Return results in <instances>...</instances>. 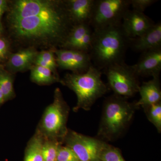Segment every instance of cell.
<instances>
[{"instance_id":"ba28073f","label":"cell","mask_w":161,"mask_h":161,"mask_svg":"<svg viewBox=\"0 0 161 161\" xmlns=\"http://www.w3.org/2000/svg\"><path fill=\"white\" fill-rule=\"evenodd\" d=\"M63 142L74 151L79 161H100L103 141L69 130Z\"/></svg>"},{"instance_id":"ac0fdd59","label":"cell","mask_w":161,"mask_h":161,"mask_svg":"<svg viewBox=\"0 0 161 161\" xmlns=\"http://www.w3.org/2000/svg\"><path fill=\"white\" fill-rule=\"evenodd\" d=\"M43 142V136L37 130L27 143L24 161H43L42 154Z\"/></svg>"},{"instance_id":"d4e9b609","label":"cell","mask_w":161,"mask_h":161,"mask_svg":"<svg viewBox=\"0 0 161 161\" xmlns=\"http://www.w3.org/2000/svg\"><path fill=\"white\" fill-rule=\"evenodd\" d=\"M10 53V44L9 40L4 37H0V64L5 63Z\"/></svg>"},{"instance_id":"cb8c5ba5","label":"cell","mask_w":161,"mask_h":161,"mask_svg":"<svg viewBox=\"0 0 161 161\" xmlns=\"http://www.w3.org/2000/svg\"><path fill=\"white\" fill-rule=\"evenodd\" d=\"M56 161H79L74 151L67 146H59Z\"/></svg>"},{"instance_id":"8fae6325","label":"cell","mask_w":161,"mask_h":161,"mask_svg":"<svg viewBox=\"0 0 161 161\" xmlns=\"http://www.w3.org/2000/svg\"><path fill=\"white\" fill-rule=\"evenodd\" d=\"M130 66L137 77L159 76L161 70V48L144 52L138 62Z\"/></svg>"},{"instance_id":"7a4b0ae2","label":"cell","mask_w":161,"mask_h":161,"mask_svg":"<svg viewBox=\"0 0 161 161\" xmlns=\"http://www.w3.org/2000/svg\"><path fill=\"white\" fill-rule=\"evenodd\" d=\"M130 38L127 36L121 23L93 30L92 49L89 54L93 65L100 70L124 62Z\"/></svg>"},{"instance_id":"4316f807","label":"cell","mask_w":161,"mask_h":161,"mask_svg":"<svg viewBox=\"0 0 161 161\" xmlns=\"http://www.w3.org/2000/svg\"><path fill=\"white\" fill-rule=\"evenodd\" d=\"M8 2L6 0H0V21H2L3 14L8 11Z\"/></svg>"},{"instance_id":"83f0119b","label":"cell","mask_w":161,"mask_h":161,"mask_svg":"<svg viewBox=\"0 0 161 161\" xmlns=\"http://www.w3.org/2000/svg\"><path fill=\"white\" fill-rule=\"evenodd\" d=\"M3 34H4V28H3L2 21H0V37L3 36Z\"/></svg>"},{"instance_id":"6da1fadb","label":"cell","mask_w":161,"mask_h":161,"mask_svg":"<svg viewBox=\"0 0 161 161\" xmlns=\"http://www.w3.org/2000/svg\"><path fill=\"white\" fill-rule=\"evenodd\" d=\"M7 16L10 35L27 47H61L74 26L65 1L16 0Z\"/></svg>"},{"instance_id":"5b68a950","label":"cell","mask_w":161,"mask_h":161,"mask_svg":"<svg viewBox=\"0 0 161 161\" xmlns=\"http://www.w3.org/2000/svg\"><path fill=\"white\" fill-rule=\"evenodd\" d=\"M69 112L61 91L56 89L53 101L44 111L37 130L44 139L63 142L69 130L67 122Z\"/></svg>"},{"instance_id":"d6986e66","label":"cell","mask_w":161,"mask_h":161,"mask_svg":"<svg viewBox=\"0 0 161 161\" xmlns=\"http://www.w3.org/2000/svg\"><path fill=\"white\" fill-rule=\"evenodd\" d=\"M14 79V75L8 71L4 65L0 64V89L4 96L5 103L15 97Z\"/></svg>"},{"instance_id":"7c38bea8","label":"cell","mask_w":161,"mask_h":161,"mask_svg":"<svg viewBox=\"0 0 161 161\" xmlns=\"http://www.w3.org/2000/svg\"><path fill=\"white\" fill-rule=\"evenodd\" d=\"M39 52L36 48L27 47L15 53H11L4 65L5 69L14 75L31 69L35 65V60Z\"/></svg>"},{"instance_id":"3957f363","label":"cell","mask_w":161,"mask_h":161,"mask_svg":"<svg viewBox=\"0 0 161 161\" xmlns=\"http://www.w3.org/2000/svg\"><path fill=\"white\" fill-rule=\"evenodd\" d=\"M101 70L92 64L89 69L81 74H67L61 83L72 90L76 95L77 103L75 112L80 109H91L96 101L108 91V87L101 79Z\"/></svg>"},{"instance_id":"5bb4252c","label":"cell","mask_w":161,"mask_h":161,"mask_svg":"<svg viewBox=\"0 0 161 161\" xmlns=\"http://www.w3.org/2000/svg\"><path fill=\"white\" fill-rule=\"evenodd\" d=\"M95 0L65 1L69 14L74 25L89 24L92 19Z\"/></svg>"},{"instance_id":"484cf974","label":"cell","mask_w":161,"mask_h":161,"mask_svg":"<svg viewBox=\"0 0 161 161\" xmlns=\"http://www.w3.org/2000/svg\"><path fill=\"white\" fill-rule=\"evenodd\" d=\"M157 2L156 0H130V6H132V9L142 13Z\"/></svg>"},{"instance_id":"603a6c76","label":"cell","mask_w":161,"mask_h":161,"mask_svg":"<svg viewBox=\"0 0 161 161\" xmlns=\"http://www.w3.org/2000/svg\"><path fill=\"white\" fill-rule=\"evenodd\" d=\"M100 161H125L117 148L104 142L100 155Z\"/></svg>"},{"instance_id":"ffe728a7","label":"cell","mask_w":161,"mask_h":161,"mask_svg":"<svg viewBox=\"0 0 161 161\" xmlns=\"http://www.w3.org/2000/svg\"><path fill=\"white\" fill-rule=\"evenodd\" d=\"M35 65L49 69L55 75L59 76L57 72L58 66L55 57L54 50H44L39 52L35 60Z\"/></svg>"},{"instance_id":"2e32d148","label":"cell","mask_w":161,"mask_h":161,"mask_svg":"<svg viewBox=\"0 0 161 161\" xmlns=\"http://www.w3.org/2000/svg\"><path fill=\"white\" fill-rule=\"evenodd\" d=\"M92 29V27L88 24L82 23L74 25L60 48L77 49L85 35Z\"/></svg>"},{"instance_id":"277c9868","label":"cell","mask_w":161,"mask_h":161,"mask_svg":"<svg viewBox=\"0 0 161 161\" xmlns=\"http://www.w3.org/2000/svg\"><path fill=\"white\" fill-rule=\"evenodd\" d=\"M136 109L135 103H130L127 98L115 95L107 98L104 103L98 136L107 141L118 137L130 123Z\"/></svg>"},{"instance_id":"4fadbf2b","label":"cell","mask_w":161,"mask_h":161,"mask_svg":"<svg viewBox=\"0 0 161 161\" xmlns=\"http://www.w3.org/2000/svg\"><path fill=\"white\" fill-rule=\"evenodd\" d=\"M130 45L137 52H144L161 48V23H154L140 36L130 39Z\"/></svg>"},{"instance_id":"e0dca14e","label":"cell","mask_w":161,"mask_h":161,"mask_svg":"<svg viewBox=\"0 0 161 161\" xmlns=\"http://www.w3.org/2000/svg\"><path fill=\"white\" fill-rule=\"evenodd\" d=\"M31 70L30 78L32 82L39 85H47L56 82L61 83L59 76L49 69L34 65Z\"/></svg>"},{"instance_id":"30bf717a","label":"cell","mask_w":161,"mask_h":161,"mask_svg":"<svg viewBox=\"0 0 161 161\" xmlns=\"http://www.w3.org/2000/svg\"><path fill=\"white\" fill-rule=\"evenodd\" d=\"M154 23L144 13L129 9L123 17L121 26L127 36L132 39L143 34Z\"/></svg>"},{"instance_id":"f1b7e54d","label":"cell","mask_w":161,"mask_h":161,"mask_svg":"<svg viewBox=\"0 0 161 161\" xmlns=\"http://www.w3.org/2000/svg\"><path fill=\"white\" fill-rule=\"evenodd\" d=\"M4 103H5V102H4V96H3L2 91L0 89V105Z\"/></svg>"},{"instance_id":"44dd1931","label":"cell","mask_w":161,"mask_h":161,"mask_svg":"<svg viewBox=\"0 0 161 161\" xmlns=\"http://www.w3.org/2000/svg\"><path fill=\"white\" fill-rule=\"evenodd\" d=\"M62 142L43 138L42 154L43 161H56L58 148Z\"/></svg>"},{"instance_id":"52a82bcc","label":"cell","mask_w":161,"mask_h":161,"mask_svg":"<svg viewBox=\"0 0 161 161\" xmlns=\"http://www.w3.org/2000/svg\"><path fill=\"white\" fill-rule=\"evenodd\" d=\"M130 0H95L89 25L93 30L121 23Z\"/></svg>"},{"instance_id":"9a60e30c","label":"cell","mask_w":161,"mask_h":161,"mask_svg":"<svg viewBox=\"0 0 161 161\" xmlns=\"http://www.w3.org/2000/svg\"><path fill=\"white\" fill-rule=\"evenodd\" d=\"M141 98L135 103L137 108L139 107L145 108L158 103L161 100V90L159 76L153 77L152 79L144 82L140 86L139 92Z\"/></svg>"},{"instance_id":"8992f818","label":"cell","mask_w":161,"mask_h":161,"mask_svg":"<svg viewBox=\"0 0 161 161\" xmlns=\"http://www.w3.org/2000/svg\"><path fill=\"white\" fill-rule=\"evenodd\" d=\"M110 88L114 95L125 98L134 96L139 92L138 77L130 65L125 62L114 64L103 69Z\"/></svg>"},{"instance_id":"9c48e42d","label":"cell","mask_w":161,"mask_h":161,"mask_svg":"<svg viewBox=\"0 0 161 161\" xmlns=\"http://www.w3.org/2000/svg\"><path fill=\"white\" fill-rule=\"evenodd\" d=\"M54 53L58 67L73 73H85L93 64L89 53L64 48L55 49Z\"/></svg>"},{"instance_id":"7402d4cb","label":"cell","mask_w":161,"mask_h":161,"mask_svg":"<svg viewBox=\"0 0 161 161\" xmlns=\"http://www.w3.org/2000/svg\"><path fill=\"white\" fill-rule=\"evenodd\" d=\"M147 118L154 125L159 132L161 131V102L143 108Z\"/></svg>"}]
</instances>
